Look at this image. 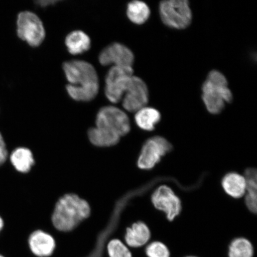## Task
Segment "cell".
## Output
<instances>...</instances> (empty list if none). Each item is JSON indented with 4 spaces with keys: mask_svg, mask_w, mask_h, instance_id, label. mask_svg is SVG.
<instances>
[{
    "mask_svg": "<svg viewBox=\"0 0 257 257\" xmlns=\"http://www.w3.org/2000/svg\"><path fill=\"white\" fill-rule=\"evenodd\" d=\"M152 202L154 207L163 212L169 221L175 219L182 211L181 199L167 185L157 188L152 195Z\"/></svg>",
    "mask_w": 257,
    "mask_h": 257,
    "instance_id": "obj_9",
    "label": "cell"
},
{
    "mask_svg": "<svg viewBox=\"0 0 257 257\" xmlns=\"http://www.w3.org/2000/svg\"><path fill=\"white\" fill-rule=\"evenodd\" d=\"M57 2V1H40L37 2V4L41 6V8H46L47 6L55 4Z\"/></svg>",
    "mask_w": 257,
    "mask_h": 257,
    "instance_id": "obj_25",
    "label": "cell"
},
{
    "mask_svg": "<svg viewBox=\"0 0 257 257\" xmlns=\"http://www.w3.org/2000/svg\"><path fill=\"white\" fill-rule=\"evenodd\" d=\"M65 44L69 52L72 55L85 53L91 46V41L87 34L82 31H75L67 35Z\"/></svg>",
    "mask_w": 257,
    "mask_h": 257,
    "instance_id": "obj_16",
    "label": "cell"
},
{
    "mask_svg": "<svg viewBox=\"0 0 257 257\" xmlns=\"http://www.w3.org/2000/svg\"><path fill=\"white\" fill-rule=\"evenodd\" d=\"M162 118L160 112L157 109L145 107L136 112L135 121L141 130L145 131H153Z\"/></svg>",
    "mask_w": 257,
    "mask_h": 257,
    "instance_id": "obj_17",
    "label": "cell"
},
{
    "mask_svg": "<svg viewBox=\"0 0 257 257\" xmlns=\"http://www.w3.org/2000/svg\"><path fill=\"white\" fill-rule=\"evenodd\" d=\"M122 99V105L127 111L136 112L146 107L149 101V91L146 82L134 75Z\"/></svg>",
    "mask_w": 257,
    "mask_h": 257,
    "instance_id": "obj_10",
    "label": "cell"
},
{
    "mask_svg": "<svg viewBox=\"0 0 257 257\" xmlns=\"http://www.w3.org/2000/svg\"><path fill=\"white\" fill-rule=\"evenodd\" d=\"M99 62L102 66L133 67L134 63V54L124 45L115 43L104 48L99 54Z\"/></svg>",
    "mask_w": 257,
    "mask_h": 257,
    "instance_id": "obj_11",
    "label": "cell"
},
{
    "mask_svg": "<svg viewBox=\"0 0 257 257\" xmlns=\"http://www.w3.org/2000/svg\"><path fill=\"white\" fill-rule=\"evenodd\" d=\"M4 227V221H3V218L1 216H0V231H1Z\"/></svg>",
    "mask_w": 257,
    "mask_h": 257,
    "instance_id": "obj_26",
    "label": "cell"
},
{
    "mask_svg": "<svg viewBox=\"0 0 257 257\" xmlns=\"http://www.w3.org/2000/svg\"><path fill=\"white\" fill-rule=\"evenodd\" d=\"M10 160L15 169L22 173L30 172L35 162L33 153L26 147H19L13 151Z\"/></svg>",
    "mask_w": 257,
    "mask_h": 257,
    "instance_id": "obj_15",
    "label": "cell"
},
{
    "mask_svg": "<svg viewBox=\"0 0 257 257\" xmlns=\"http://www.w3.org/2000/svg\"><path fill=\"white\" fill-rule=\"evenodd\" d=\"M147 257H170V252L165 243L154 241L147 245L146 249Z\"/></svg>",
    "mask_w": 257,
    "mask_h": 257,
    "instance_id": "obj_23",
    "label": "cell"
},
{
    "mask_svg": "<svg viewBox=\"0 0 257 257\" xmlns=\"http://www.w3.org/2000/svg\"><path fill=\"white\" fill-rule=\"evenodd\" d=\"M186 257H198V256H186Z\"/></svg>",
    "mask_w": 257,
    "mask_h": 257,
    "instance_id": "obj_27",
    "label": "cell"
},
{
    "mask_svg": "<svg viewBox=\"0 0 257 257\" xmlns=\"http://www.w3.org/2000/svg\"><path fill=\"white\" fill-rule=\"evenodd\" d=\"M229 257H253V248L251 242L244 237H237L230 243Z\"/></svg>",
    "mask_w": 257,
    "mask_h": 257,
    "instance_id": "obj_21",
    "label": "cell"
},
{
    "mask_svg": "<svg viewBox=\"0 0 257 257\" xmlns=\"http://www.w3.org/2000/svg\"><path fill=\"white\" fill-rule=\"evenodd\" d=\"M91 213V206L84 199L75 194H67L57 200L51 221L60 232H70L87 219Z\"/></svg>",
    "mask_w": 257,
    "mask_h": 257,
    "instance_id": "obj_2",
    "label": "cell"
},
{
    "mask_svg": "<svg viewBox=\"0 0 257 257\" xmlns=\"http://www.w3.org/2000/svg\"><path fill=\"white\" fill-rule=\"evenodd\" d=\"M88 137L90 143L98 148H110L119 143L120 137L102 128L94 127L89 128Z\"/></svg>",
    "mask_w": 257,
    "mask_h": 257,
    "instance_id": "obj_18",
    "label": "cell"
},
{
    "mask_svg": "<svg viewBox=\"0 0 257 257\" xmlns=\"http://www.w3.org/2000/svg\"><path fill=\"white\" fill-rule=\"evenodd\" d=\"M172 145L160 136L150 138L143 145L138 156L137 165L141 170L152 169L172 150Z\"/></svg>",
    "mask_w": 257,
    "mask_h": 257,
    "instance_id": "obj_8",
    "label": "cell"
},
{
    "mask_svg": "<svg viewBox=\"0 0 257 257\" xmlns=\"http://www.w3.org/2000/svg\"><path fill=\"white\" fill-rule=\"evenodd\" d=\"M202 99L207 111L218 114L225 105L233 101V94L227 80L218 70H211L202 86Z\"/></svg>",
    "mask_w": 257,
    "mask_h": 257,
    "instance_id": "obj_3",
    "label": "cell"
},
{
    "mask_svg": "<svg viewBox=\"0 0 257 257\" xmlns=\"http://www.w3.org/2000/svg\"><path fill=\"white\" fill-rule=\"evenodd\" d=\"M133 67L112 66L105 76V94L112 103H118L134 76Z\"/></svg>",
    "mask_w": 257,
    "mask_h": 257,
    "instance_id": "obj_7",
    "label": "cell"
},
{
    "mask_svg": "<svg viewBox=\"0 0 257 257\" xmlns=\"http://www.w3.org/2000/svg\"><path fill=\"white\" fill-rule=\"evenodd\" d=\"M159 14L163 23L175 30H185L190 26L192 20V13L187 0L160 2Z\"/></svg>",
    "mask_w": 257,
    "mask_h": 257,
    "instance_id": "obj_4",
    "label": "cell"
},
{
    "mask_svg": "<svg viewBox=\"0 0 257 257\" xmlns=\"http://www.w3.org/2000/svg\"><path fill=\"white\" fill-rule=\"evenodd\" d=\"M8 157V151L4 138H3L2 134L0 133V166H2Z\"/></svg>",
    "mask_w": 257,
    "mask_h": 257,
    "instance_id": "obj_24",
    "label": "cell"
},
{
    "mask_svg": "<svg viewBox=\"0 0 257 257\" xmlns=\"http://www.w3.org/2000/svg\"><path fill=\"white\" fill-rule=\"evenodd\" d=\"M69 84V95L77 101L88 102L94 99L99 91V80L94 67L85 61L71 60L63 64Z\"/></svg>",
    "mask_w": 257,
    "mask_h": 257,
    "instance_id": "obj_1",
    "label": "cell"
},
{
    "mask_svg": "<svg viewBox=\"0 0 257 257\" xmlns=\"http://www.w3.org/2000/svg\"><path fill=\"white\" fill-rule=\"evenodd\" d=\"M221 186L225 193L233 198H242L246 194V179L245 177L239 173H227L221 181Z\"/></svg>",
    "mask_w": 257,
    "mask_h": 257,
    "instance_id": "obj_14",
    "label": "cell"
},
{
    "mask_svg": "<svg viewBox=\"0 0 257 257\" xmlns=\"http://www.w3.org/2000/svg\"><path fill=\"white\" fill-rule=\"evenodd\" d=\"M245 178L246 182V191L245 195V204L248 210L252 213L256 214V189L257 175L256 170L250 168L245 172Z\"/></svg>",
    "mask_w": 257,
    "mask_h": 257,
    "instance_id": "obj_19",
    "label": "cell"
},
{
    "mask_svg": "<svg viewBox=\"0 0 257 257\" xmlns=\"http://www.w3.org/2000/svg\"><path fill=\"white\" fill-rule=\"evenodd\" d=\"M95 123V127L117 135L120 138L130 133L131 128L127 115L114 106L101 108L96 115Z\"/></svg>",
    "mask_w": 257,
    "mask_h": 257,
    "instance_id": "obj_5",
    "label": "cell"
},
{
    "mask_svg": "<svg viewBox=\"0 0 257 257\" xmlns=\"http://www.w3.org/2000/svg\"><path fill=\"white\" fill-rule=\"evenodd\" d=\"M126 15L133 24L143 25L149 20L151 11L146 3L141 1H133L127 6Z\"/></svg>",
    "mask_w": 257,
    "mask_h": 257,
    "instance_id": "obj_20",
    "label": "cell"
},
{
    "mask_svg": "<svg viewBox=\"0 0 257 257\" xmlns=\"http://www.w3.org/2000/svg\"><path fill=\"white\" fill-rule=\"evenodd\" d=\"M151 237L152 233L148 225L143 221H137L127 228L124 240L128 246L140 248L149 242Z\"/></svg>",
    "mask_w": 257,
    "mask_h": 257,
    "instance_id": "obj_13",
    "label": "cell"
},
{
    "mask_svg": "<svg viewBox=\"0 0 257 257\" xmlns=\"http://www.w3.org/2000/svg\"><path fill=\"white\" fill-rule=\"evenodd\" d=\"M17 34L19 38L33 47L40 46L46 38L43 22L36 14L29 11L18 15Z\"/></svg>",
    "mask_w": 257,
    "mask_h": 257,
    "instance_id": "obj_6",
    "label": "cell"
},
{
    "mask_svg": "<svg viewBox=\"0 0 257 257\" xmlns=\"http://www.w3.org/2000/svg\"><path fill=\"white\" fill-rule=\"evenodd\" d=\"M29 245L35 255L48 257L53 254L56 248V241L49 233L38 230L31 234Z\"/></svg>",
    "mask_w": 257,
    "mask_h": 257,
    "instance_id": "obj_12",
    "label": "cell"
},
{
    "mask_svg": "<svg viewBox=\"0 0 257 257\" xmlns=\"http://www.w3.org/2000/svg\"><path fill=\"white\" fill-rule=\"evenodd\" d=\"M109 257H133L130 249L119 239H112L107 245Z\"/></svg>",
    "mask_w": 257,
    "mask_h": 257,
    "instance_id": "obj_22",
    "label": "cell"
},
{
    "mask_svg": "<svg viewBox=\"0 0 257 257\" xmlns=\"http://www.w3.org/2000/svg\"><path fill=\"white\" fill-rule=\"evenodd\" d=\"M0 257H3V256H2V255H0Z\"/></svg>",
    "mask_w": 257,
    "mask_h": 257,
    "instance_id": "obj_28",
    "label": "cell"
}]
</instances>
